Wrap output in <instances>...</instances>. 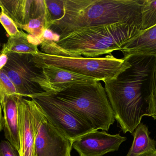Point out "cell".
Wrapping results in <instances>:
<instances>
[{
    "instance_id": "obj_14",
    "label": "cell",
    "mask_w": 156,
    "mask_h": 156,
    "mask_svg": "<svg viewBox=\"0 0 156 156\" xmlns=\"http://www.w3.org/2000/svg\"><path fill=\"white\" fill-rule=\"evenodd\" d=\"M120 51L123 58L132 56L156 57V25L142 30L126 42Z\"/></svg>"
},
{
    "instance_id": "obj_7",
    "label": "cell",
    "mask_w": 156,
    "mask_h": 156,
    "mask_svg": "<svg viewBox=\"0 0 156 156\" xmlns=\"http://www.w3.org/2000/svg\"><path fill=\"white\" fill-rule=\"evenodd\" d=\"M8 60L2 70L13 82L17 94L22 97L44 93V91L32 79L41 75L42 69L36 66L30 54L8 53Z\"/></svg>"
},
{
    "instance_id": "obj_6",
    "label": "cell",
    "mask_w": 156,
    "mask_h": 156,
    "mask_svg": "<svg viewBox=\"0 0 156 156\" xmlns=\"http://www.w3.org/2000/svg\"><path fill=\"white\" fill-rule=\"evenodd\" d=\"M29 98L39 106L48 121L69 139L74 141L94 130L90 124L60 104L53 95L46 93Z\"/></svg>"
},
{
    "instance_id": "obj_15",
    "label": "cell",
    "mask_w": 156,
    "mask_h": 156,
    "mask_svg": "<svg viewBox=\"0 0 156 156\" xmlns=\"http://www.w3.org/2000/svg\"><path fill=\"white\" fill-rule=\"evenodd\" d=\"M148 127L140 123L135 129L133 144L126 156H137L150 150L156 151V141L149 136Z\"/></svg>"
},
{
    "instance_id": "obj_24",
    "label": "cell",
    "mask_w": 156,
    "mask_h": 156,
    "mask_svg": "<svg viewBox=\"0 0 156 156\" xmlns=\"http://www.w3.org/2000/svg\"><path fill=\"white\" fill-rule=\"evenodd\" d=\"M8 60V57L7 54L0 53V70L2 69L6 65Z\"/></svg>"
},
{
    "instance_id": "obj_8",
    "label": "cell",
    "mask_w": 156,
    "mask_h": 156,
    "mask_svg": "<svg viewBox=\"0 0 156 156\" xmlns=\"http://www.w3.org/2000/svg\"><path fill=\"white\" fill-rule=\"evenodd\" d=\"M37 105L36 138L37 156H71L73 141L54 127Z\"/></svg>"
},
{
    "instance_id": "obj_11",
    "label": "cell",
    "mask_w": 156,
    "mask_h": 156,
    "mask_svg": "<svg viewBox=\"0 0 156 156\" xmlns=\"http://www.w3.org/2000/svg\"><path fill=\"white\" fill-rule=\"evenodd\" d=\"M41 75L32 79L50 95H56L74 84L100 81L96 79L80 75L52 66H43Z\"/></svg>"
},
{
    "instance_id": "obj_5",
    "label": "cell",
    "mask_w": 156,
    "mask_h": 156,
    "mask_svg": "<svg viewBox=\"0 0 156 156\" xmlns=\"http://www.w3.org/2000/svg\"><path fill=\"white\" fill-rule=\"evenodd\" d=\"M33 55L37 67L52 66L105 82L114 79L130 67L126 59L110 54L104 57H71L45 54L39 51Z\"/></svg>"
},
{
    "instance_id": "obj_18",
    "label": "cell",
    "mask_w": 156,
    "mask_h": 156,
    "mask_svg": "<svg viewBox=\"0 0 156 156\" xmlns=\"http://www.w3.org/2000/svg\"><path fill=\"white\" fill-rule=\"evenodd\" d=\"M48 13L52 21H58L64 16V0H45Z\"/></svg>"
},
{
    "instance_id": "obj_2",
    "label": "cell",
    "mask_w": 156,
    "mask_h": 156,
    "mask_svg": "<svg viewBox=\"0 0 156 156\" xmlns=\"http://www.w3.org/2000/svg\"><path fill=\"white\" fill-rule=\"evenodd\" d=\"M144 0H64V16L48 29L63 38L75 30L125 23L141 29Z\"/></svg>"
},
{
    "instance_id": "obj_13",
    "label": "cell",
    "mask_w": 156,
    "mask_h": 156,
    "mask_svg": "<svg viewBox=\"0 0 156 156\" xmlns=\"http://www.w3.org/2000/svg\"><path fill=\"white\" fill-rule=\"evenodd\" d=\"M2 96L5 136L19 153L20 147L17 103L19 96L2 94Z\"/></svg>"
},
{
    "instance_id": "obj_4",
    "label": "cell",
    "mask_w": 156,
    "mask_h": 156,
    "mask_svg": "<svg viewBox=\"0 0 156 156\" xmlns=\"http://www.w3.org/2000/svg\"><path fill=\"white\" fill-rule=\"evenodd\" d=\"M52 95L96 131H108L115 122L105 89L100 81L74 84Z\"/></svg>"
},
{
    "instance_id": "obj_12",
    "label": "cell",
    "mask_w": 156,
    "mask_h": 156,
    "mask_svg": "<svg viewBox=\"0 0 156 156\" xmlns=\"http://www.w3.org/2000/svg\"><path fill=\"white\" fill-rule=\"evenodd\" d=\"M0 7L20 29L32 19L43 16L50 21L45 0H0Z\"/></svg>"
},
{
    "instance_id": "obj_19",
    "label": "cell",
    "mask_w": 156,
    "mask_h": 156,
    "mask_svg": "<svg viewBox=\"0 0 156 156\" xmlns=\"http://www.w3.org/2000/svg\"><path fill=\"white\" fill-rule=\"evenodd\" d=\"M145 116H150L156 120V65L152 76L148 106Z\"/></svg>"
},
{
    "instance_id": "obj_3",
    "label": "cell",
    "mask_w": 156,
    "mask_h": 156,
    "mask_svg": "<svg viewBox=\"0 0 156 156\" xmlns=\"http://www.w3.org/2000/svg\"><path fill=\"white\" fill-rule=\"evenodd\" d=\"M141 31L140 27L125 23L84 27L75 30L57 42L42 39L41 52L71 57H98L121 50Z\"/></svg>"
},
{
    "instance_id": "obj_1",
    "label": "cell",
    "mask_w": 156,
    "mask_h": 156,
    "mask_svg": "<svg viewBox=\"0 0 156 156\" xmlns=\"http://www.w3.org/2000/svg\"><path fill=\"white\" fill-rule=\"evenodd\" d=\"M130 67L114 79L105 82V89L117 121L124 133L133 134L145 116L156 57L132 56Z\"/></svg>"
},
{
    "instance_id": "obj_21",
    "label": "cell",
    "mask_w": 156,
    "mask_h": 156,
    "mask_svg": "<svg viewBox=\"0 0 156 156\" xmlns=\"http://www.w3.org/2000/svg\"><path fill=\"white\" fill-rule=\"evenodd\" d=\"M0 23L4 27L9 36H13L19 34L20 30L14 22L2 11L0 12Z\"/></svg>"
},
{
    "instance_id": "obj_20",
    "label": "cell",
    "mask_w": 156,
    "mask_h": 156,
    "mask_svg": "<svg viewBox=\"0 0 156 156\" xmlns=\"http://www.w3.org/2000/svg\"><path fill=\"white\" fill-rule=\"evenodd\" d=\"M0 91L2 95H18L13 82L2 69L0 70Z\"/></svg>"
},
{
    "instance_id": "obj_9",
    "label": "cell",
    "mask_w": 156,
    "mask_h": 156,
    "mask_svg": "<svg viewBox=\"0 0 156 156\" xmlns=\"http://www.w3.org/2000/svg\"><path fill=\"white\" fill-rule=\"evenodd\" d=\"M20 156H37L36 138L37 129V104L19 96L17 103Z\"/></svg>"
},
{
    "instance_id": "obj_23",
    "label": "cell",
    "mask_w": 156,
    "mask_h": 156,
    "mask_svg": "<svg viewBox=\"0 0 156 156\" xmlns=\"http://www.w3.org/2000/svg\"><path fill=\"white\" fill-rule=\"evenodd\" d=\"M59 38V36L53 33L49 29H46L44 31L43 36H42V39H46V40L57 42L58 41Z\"/></svg>"
},
{
    "instance_id": "obj_25",
    "label": "cell",
    "mask_w": 156,
    "mask_h": 156,
    "mask_svg": "<svg viewBox=\"0 0 156 156\" xmlns=\"http://www.w3.org/2000/svg\"><path fill=\"white\" fill-rule=\"evenodd\" d=\"M2 96L0 91V132L3 128V116L2 115Z\"/></svg>"
},
{
    "instance_id": "obj_16",
    "label": "cell",
    "mask_w": 156,
    "mask_h": 156,
    "mask_svg": "<svg viewBox=\"0 0 156 156\" xmlns=\"http://www.w3.org/2000/svg\"><path fill=\"white\" fill-rule=\"evenodd\" d=\"M39 51L37 46L30 41L29 35L22 30L16 35L9 36L7 42L3 45L1 53L34 54Z\"/></svg>"
},
{
    "instance_id": "obj_17",
    "label": "cell",
    "mask_w": 156,
    "mask_h": 156,
    "mask_svg": "<svg viewBox=\"0 0 156 156\" xmlns=\"http://www.w3.org/2000/svg\"><path fill=\"white\" fill-rule=\"evenodd\" d=\"M156 25V0H144L141 11V30Z\"/></svg>"
},
{
    "instance_id": "obj_22",
    "label": "cell",
    "mask_w": 156,
    "mask_h": 156,
    "mask_svg": "<svg viewBox=\"0 0 156 156\" xmlns=\"http://www.w3.org/2000/svg\"><path fill=\"white\" fill-rule=\"evenodd\" d=\"M0 156H20L19 153L8 141L0 142Z\"/></svg>"
},
{
    "instance_id": "obj_26",
    "label": "cell",
    "mask_w": 156,
    "mask_h": 156,
    "mask_svg": "<svg viewBox=\"0 0 156 156\" xmlns=\"http://www.w3.org/2000/svg\"><path fill=\"white\" fill-rule=\"evenodd\" d=\"M137 156H156V151L150 150Z\"/></svg>"
},
{
    "instance_id": "obj_10",
    "label": "cell",
    "mask_w": 156,
    "mask_h": 156,
    "mask_svg": "<svg viewBox=\"0 0 156 156\" xmlns=\"http://www.w3.org/2000/svg\"><path fill=\"white\" fill-rule=\"evenodd\" d=\"M126 137L120 134L112 135L105 131H94L73 141L72 148L79 156H103L117 151Z\"/></svg>"
}]
</instances>
